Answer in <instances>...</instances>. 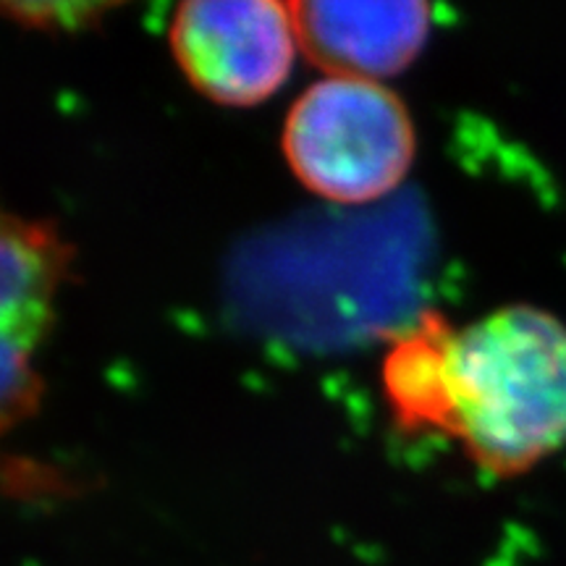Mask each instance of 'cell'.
<instances>
[{
	"label": "cell",
	"mask_w": 566,
	"mask_h": 566,
	"mask_svg": "<svg viewBox=\"0 0 566 566\" xmlns=\"http://www.w3.org/2000/svg\"><path fill=\"white\" fill-rule=\"evenodd\" d=\"M296 42L325 76L380 82L409 69L430 32L428 3L294 0Z\"/></svg>",
	"instance_id": "obj_4"
},
{
	"label": "cell",
	"mask_w": 566,
	"mask_h": 566,
	"mask_svg": "<svg viewBox=\"0 0 566 566\" xmlns=\"http://www.w3.org/2000/svg\"><path fill=\"white\" fill-rule=\"evenodd\" d=\"M405 433H441L491 478L525 475L566 446V323L506 304L454 328L424 313L384 363Z\"/></svg>",
	"instance_id": "obj_1"
},
{
	"label": "cell",
	"mask_w": 566,
	"mask_h": 566,
	"mask_svg": "<svg viewBox=\"0 0 566 566\" xmlns=\"http://www.w3.org/2000/svg\"><path fill=\"white\" fill-rule=\"evenodd\" d=\"M174 61L210 103L250 108L275 95L300 51L289 3L187 0L168 27Z\"/></svg>",
	"instance_id": "obj_3"
},
{
	"label": "cell",
	"mask_w": 566,
	"mask_h": 566,
	"mask_svg": "<svg viewBox=\"0 0 566 566\" xmlns=\"http://www.w3.org/2000/svg\"><path fill=\"white\" fill-rule=\"evenodd\" d=\"M281 145L302 187L338 205L394 192L417 153L405 101L386 84L344 76H323L296 97Z\"/></svg>",
	"instance_id": "obj_2"
},
{
	"label": "cell",
	"mask_w": 566,
	"mask_h": 566,
	"mask_svg": "<svg viewBox=\"0 0 566 566\" xmlns=\"http://www.w3.org/2000/svg\"><path fill=\"white\" fill-rule=\"evenodd\" d=\"M0 260H3V304L0 334L6 363L30 365L32 354L53 323V304L66 279L74 247L59 226L30 221L3 212L0 229Z\"/></svg>",
	"instance_id": "obj_5"
}]
</instances>
